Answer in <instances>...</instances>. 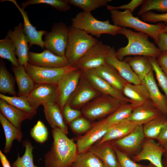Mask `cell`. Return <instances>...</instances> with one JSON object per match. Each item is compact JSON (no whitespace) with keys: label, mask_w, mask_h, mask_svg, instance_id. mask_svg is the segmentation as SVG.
<instances>
[{"label":"cell","mask_w":167,"mask_h":167,"mask_svg":"<svg viewBox=\"0 0 167 167\" xmlns=\"http://www.w3.org/2000/svg\"><path fill=\"white\" fill-rule=\"evenodd\" d=\"M53 141L45 155V167H71L78 154L76 143L57 128H52Z\"/></svg>","instance_id":"6da1fadb"},{"label":"cell","mask_w":167,"mask_h":167,"mask_svg":"<svg viewBox=\"0 0 167 167\" xmlns=\"http://www.w3.org/2000/svg\"><path fill=\"white\" fill-rule=\"evenodd\" d=\"M118 34L124 35L128 39L127 45L116 51V55L120 60L131 55L144 56L157 58L162 53L154 43L148 40L149 36L144 33L136 32L122 28Z\"/></svg>","instance_id":"7a4b0ae2"},{"label":"cell","mask_w":167,"mask_h":167,"mask_svg":"<svg viewBox=\"0 0 167 167\" xmlns=\"http://www.w3.org/2000/svg\"><path fill=\"white\" fill-rule=\"evenodd\" d=\"M65 56L69 64L75 67L79 59L99 41L82 30L69 26Z\"/></svg>","instance_id":"3957f363"},{"label":"cell","mask_w":167,"mask_h":167,"mask_svg":"<svg viewBox=\"0 0 167 167\" xmlns=\"http://www.w3.org/2000/svg\"><path fill=\"white\" fill-rule=\"evenodd\" d=\"M113 24L121 28H130L148 35L157 43L159 35L164 32L165 24L161 23L149 24L133 15L128 11H121L118 10L109 11Z\"/></svg>","instance_id":"277c9868"},{"label":"cell","mask_w":167,"mask_h":167,"mask_svg":"<svg viewBox=\"0 0 167 167\" xmlns=\"http://www.w3.org/2000/svg\"><path fill=\"white\" fill-rule=\"evenodd\" d=\"M72 27L83 31L99 38L103 34L116 36L122 28L111 24L107 20L101 21L95 18L90 12L82 11L71 19Z\"/></svg>","instance_id":"5b68a950"},{"label":"cell","mask_w":167,"mask_h":167,"mask_svg":"<svg viewBox=\"0 0 167 167\" xmlns=\"http://www.w3.org/2000/svg\"><path fill=\"white\" fill-rule=\"evenodd\" d=\"M123 103L111 96L101 94L84 106L81 111L84 117L93 121L108 116Z\"/></svg>","instance_id":"8992f818"},{"label":"cell","mask_w":167,"mask_h":167,"mask_svg":"<svg viewBox=\"0 0 167 167\" xmlns=\"http://www.w3.org/2000/svg\"><path fill=\"white\" fill-rule=\"evenodd\" d=\"M25 69L35 84L57 85L65 74L76 68L70 65L61 67L48 68L28 63Z\"/></svg>","instance_id":"52a82bcc"},{"label":"cell","mask_w":167,"mask_h":167,"mask_svg":"<svg viewBox=\"0 0 167 167\" xmlns=\"http://www.w3.org/2000/svg\"><path fill=\"white\" fill-rule=\"evenodd\" d=\"M68 32V27L64 22L54 24L51 31L44 35L45 48L57 55L65 56Z\"/></svg>","instance_id":"ba28073f"},{"label":"cell","mask_w":167,"mask_h":167,"mask_svg":"<svg viewBox=\"0 0 167 167\" xmlns=\"http://www.w3.org/2000/svg\"><path fill=\"white\" fill-rule=\"evenodd\" d=\"M111 48L101 41H99L79 59L75 68L85 72L105 64Z\"/></svg>","instance_id":"9c48e42d"},{"label":"cell","mask_w":167,"mask_h":167,"mask_svg":"<svg viewBox=\"0 0 167 167\" xmlns=\"http://www.w3.org/2000/svg\"><path fill=\"white\" fill-rule=\"evenodd\" d=\"M145 138L143 125H140L126 136L111 142L120 151L133 158L141 150Z\"/></svg>","instance_id":"30bf717a"},{"label":"cell","mask_w":167,"mask_h":167,"mask_svg":"<svg viewBox=\"0 0 167 167\" xmlns=\"http://www.w3.org/2000/svg\"><path fill=\"white\" fill-rule=\"evenodd\" d=\"M101 95L82 72L78 84L67 104L73 108L79 110Z\"/></svg>","instance_id":"8fae6325"},{"label":"cell","mask_w":167,"mask_h":167,"mask_svg":"<svg viewBox=\"0 0 167 167\" xmlns=\"http://www.w3.org/2000/svg\"><path fill=\"white\" fill-rule=\"evenodd\" d=\"M82 75V72L76 69L65 74L57 84V104L62 111L76 89Z\"/></svg>","instance_id":"7c38bea8"},{"label":"cell","mask_w":167,"mask_h":167,"mask_svg":"<svg viewBox=\"0 0 167 167\" xmlns=\"http://www.w3.org/2000/svg\"><path fill=\"white\" fill-rule=\"evenodd\" d=\"M27 98L31 105L36 110L44 103L57 104V85L49 84H36Z\"/></svg>","instance_id":"4fadbf2b"},{"label":"cell","mask_w":167,"mask_h":167,"mask_svg":"<svg viewBox=\"0 0 167 167\" xmlns=\"http://www.w3.org/2000/svg\"><path fill=\"white\" fill-rule=\"evenodd\" d=\"M6 36L13 42L15 48V55L19 65L25 68L28 64L29 43L23 30V24L19 23L13 30L9 29Z\"/></svg>","instance_id":"5bb4252c"},{"label":"cell","mask_w":167,"mask_h":167,"mask_svg":"<svg viewBox=\"0 0 167 167\" xmlns=\"http://www.w3.org/2000/svg\"><path fill=\"white\" fill-rule=\"evenodd\" d=\"M163 146L154 139L145 138L139 152L133 157L136 162L148 160L156 167H163L162 157L164 152Z\"/></svg>","instance_id":"9a60e30c"},{"label":"cell","mask_w":167,"mask_h":167,"mask_svg":"<svg viewBox=\"0 0 167 167\" xmlns=\"http://www.w3.org/2000/svg\"><path fill=\"white\" fill-rule=\"evenodd\" d=\"M112 126L102 120L93 124L88 131L77 139L76 143L78 153L89 150L94 143L102 138Z\"/></svg>","instance_id":"2e32d148"},{"label":"cell","mask_w":167,"mask_h":167,"mask_svg":"<svg viewBox=\"0 0 167 167\" xmlns=\"http://www.w3.org/2000/svg\"><path fill=\"white\" fill-rule=\"evenodd\" d=\"M28 63L44 67L58 68L69 65L65 56L57 55L46 49L40 53L29 51Z\"/></svg>","instance_id":"e0dca14e"},{"label":"cell","mask_w":167,"mask_h":167,"mask_svg":"<svg viewBox=\"0 0 167 167\" xmlns=\"http://www.w3.org/2000/svg\"><path fill=\"white\" fill-rule=\"evenodd\" d=\"M141 83L147 89L149 98L155 107L163 115L167 117V99L159 90L153 70L145 76Z\"/></svg>","instance_id":"ac0fdd59"},{"label":"cell","mask_w":167,"mask_h":167,"mask_svg":"<svg viewBox=\"0 0 167 167\" xmlns=\"http://www.w3.org/2000/svg\"><path fill=\"white\" fill-rule=\"evenodd\" d=\"M8 1L13 3L20 12L23 19V30L28 39L29 47L36 45L44 49V41L42 37L47 32L43 30H37L36 28L32 25L28 18L27 13L18 4L15 0H2L1 2Z\"/></svg>","instance_id":"d6986e66"},{"label":"cell","mask_w":167,"mask_h":167,"mask_svg":"<svg viewBox=\"0 0 167 167\" xmlns=\"http://www.w3.org/2000/svg\"><path fill=\"white\" fill-rule=\"evenodd\" d=\"M162 115L149 99L135 108L126 119L137 125H143Z\"/></svg>","instance_id":"ffe728a7"},{"label":"cell","mask_w":167,"mask_h":167,"mask_svg":"<svg viewBox=\"0 0 167 167\" xmlns=\"http://www.w3.org/2000/svg\"><path fill=\"white\" fill-rule=\"evenodd\" d=\"M106 63L113 67L127 83L135 84L141 83V81L128 63L124 60H120L117 58L113 47H111L107 56Z\"/></svg>","instance_id":"44dd1931"},{"label":"cell","mask_w":167,"mask_h":167,"mask_svg":"<svg viewBox=\"0 0 167 167\" xmlns=\"http://www.w3.org/2000/svg\"><path fill=\"white\" fill-rule=\"evenodd\" d=\"M82 72L101 94L111 96L124 103H131L128 99L91 70Z\"/></svg>","instance_id":"7402d4cb"},{"label":"cell","mask_w":167,"mask_h":167,"mask_svg":"<svg viewBox=\"0 0 167 167\" xmlns=\"http://www.w3.org/2000/svg\"><path fill=\"white\" fill-rule=\"evenodd\" d=\"M89 150L100 159L104 167H120L113 145L111 141L95 144Z\"/></svg>","instance_id":"603a6c76"},{"label":"cell","mask_w":167,"mask_h":167,"mask_svg":"<svg viewBox=\"0 0 167 167\" xmlns=\"http://www.w3.org/2000/svg\"><path fill=\"white\" fill-rule=\"evenodd\" d=\"M42 105L45 118L52 128H58L66 134H68L66 123L58 104L44 103Z\"/></svg>","instance_id":"cb8c5ba5"},{"label":"cell","mask_w":167,"mask_h":167,"mask_svg":"<svg viewBox=\"0 0 167 167\" xmlns=\"http://www.w3.org/2000/svg\"><path fill=\"white\" fill-rule=\"evenodd\" d=\"M91 70L122 94L124 87L127 82L113 67L106 63Z\"/></svg>","instance_id":"d4e9b609"},{"label":"cell","mask_w":167,"mask_h":167,"mask_svg":"<svg viewBox=\"0 0 167 167\" xmlns=\"http://www.w3.org/2000/svg\"><path fill=\"white\" fill-rule=\"evenodd\" d=\"M122 94L130 101L134 108L150 99L147 89L141 83L137 84L127 83Z\"/></svg>","instance_id":"484cf974"},{"label":"cell","mask_w":167,"mask_h":167,"mask_svg":"<svg viewBox=\"0 0 167 167\" xmlns=\"http://www.w3.org/2000/svg\"><path fill=\"white\" fill-rule=\"evenodd\" d=\"M12 70L18 87V96L27 97L36 84L26 72L24 66H12Z\"/></svg>","instance_id":"4316f807"},{"label":"cell","mask_w":167,"mask_h":167,"mask_svg":"<svg viewBox=\"0 0 167 167\" xmlns=\"http://www.w3.org/2000/svg\"><path fill=\"white\" fill-rule=\"evenodd\" d=\"M127 119L112 126L96 144L111 141L123 137L132 131L137 126Z\"/></svg>","instance_id":"83f0119b"},{"label":"cell","mask_w":167,"mask_h":167,"mask_svg":"<svg viewBox=\"0 0 167 167\" xmlns=\"http://www.w3.org/2000/svg\"><path fill=\"white\" fill-rule=\"evenodd\" d=\"M0 110L4 117L17 128L21 129L22 122L26 119H31L27 114L0 99Z\"/></svg>","instance_id":"f1b7e54d"},{"label":"cell","mask_w":167,"mask_h":167,"mask_svg":"<svg viewBox=\"0 0 167 167\" xmlns=\"http://www.w3.org/2000/svg\"><path fill=\"white\" fill-rule=\"evenodd\" d=\"M141 81L145 76L152 71L149 58L144 56H128L123 59Z\"/></svg>","instance_id":"f546056e"},{"label":"cell","mask_w":167,"mask_h":167,"mask_svg":"<svg viewBox=\"0 0 167 167\" xmlns=\"http://www.w3.org/2000/svg\"><path fill=\"white\" fill-rule=\"evenodd\" d=\"M0 122L4 132L6 142L4 152L7 153L10 152L14 140L18 142L21 141L23 134L21 129L15 126L0 113Z\"/></svg>","instance_id":"4dcf8cb0"},{"label":"cell","mask_w":167,"mask_h":167,"mask_svg":"<svg viewBox=\"0 0 167 167\" xmlns=\"http://www.w3.org/2000/svg\"><path fill=\"white\" fill-rule=\"evenodd\" d=\"M15 79L6 69L4 62L0 60V92L4 94H8L16 96L15 90Z\"/></svg>","instance_id":"1f68e13d"},{"label":"cell","mask_w":167,"mask_h":167,"mask_svg":"<svg viewBox=\"0 0 167 167\" xmlns=\"http://www.w3.org/2000/svg\"><path fill=\"white\" fill-rule=\"evenodd\" d=\"M0 98L27 114L32 119L36 114L37 110L33 108L28 101L27 97L8 96L0 94Z\"/></svg>","instance_id":"d6a6232c"},{"label":"cell","mask_w":167,"mask_h":167,"mask_svg":"<svg viewBox=\"0 0 167 167\" xmlns=\"http://www.w3.org/2000/svg\"><path fill=\"white\" fill-rule=\"evenodd\" d=\"M71 167H104L100 159L88 150L78 153Z\"/></svg>","instance_id":"836d02e7"},{"label":"cell","mask_w":167,"mask_h":167,"mask_svg":"<svg viewBox=\"0 0 167 167\" xmlns=\"http://www.w3.org/2000/svg\"><path fill=\"white\" fill-rule=\"evenodd\" d=\"M167 120V117L162 115L143 125L145 138L157 139Z\"/></svg>","instance_id":"e575fe53"},{"label":"cell","mask_w":167,"mask_h":167,"mask_svg":"<svg viewBox=\"0 0 167 167\" xmlns=\"http://www.w3.org/2000/svg\"><path fill=\"white\" fill-rule=\"evenodd\" d=\"M134 109L131 103H123L115 111L102 120L107 124L113 126L127 119Z\"/></svg>","instance_id":"d590c367"},{"label":"cell","mask_w":167,"mask_h":167,"mask_svg":"<svg viewBox=\"0 0 167 167\" xmlns=\"http://www.w3.org/2000/svg\"><path fill=\"white\" fill-rule=\"evenodd\" d=\"M15 48L13 41L6 36L0 40V57L7 59L12 64V66L19 65L18 58L15 57Z\"/></svg>","instance_id":"8d00e7d4"},{"label":"cell","mask_w":167,"mask_h":167,"mask_svg":"<svg viewBox=\"0 0 167 167\" xmlns=\"http://www.w3.org/2000/svg\"><path fill=\"white\" fill-rule=\"evenodd\" d=\"M23 146L25 148L24 154L20 157L18 154L17 159L12 164V167H38L33 162V150L34 147L31 142L26 139L22 142Z\"/></svg>","instance_id":"74e56055"},{"label":"cell","mask_w":167,"mask_h":167,"mask_svg":"<svg viewBox=\"0 0 167 167\" xmlns=\"http://www.w3.org/2000/svg\"><path fill=\"white\" fill-rule=\"evenodd\" d=\"M111 0H67L70 5L79 7L83 11L90 12L96 9L106 6Z\"/></svg>","instance_id":"f35d334b"},{"label":"cell","mask_w":167,"mask_h":167,"mask_svg":"<svg viewBox=\"0 0 167 167\" xmlns=\"http://www.w3.org/2000/svg\"><path fill=\"white\" fill-rule=\"evenodd\" d=\"M37 4L48 5L61 12L66 11L71 9L67 0H28L22 2L21 7L24 10L28 6Z\"/></svg>","instance_id":"ab89813d"},{"label":"cell","mask_w":167,"mask_h":167,"mask_svg":"<svg viewBox=\"0 0 167 167\" xmlns=\"http://www.w3.org/2000/svg\"><path fill=\"white\" fill-rule=\"evenodd\" d=\"M152 10L167 12V0H145L138 14L141 15Z\"/></svg>","instance_id":"60d3db41"},{"label":"cell","mask_w":167,"mask_h":167,"mask_svg":"<svg viewBox=\"0 0 167 167\" xmlns=\"http://www.w3.org/2000/svg\"><path fill=\"white\" fill-rule=\"evenodd\" d=\"M151 64L152 69L155 74L158 84L164 91L167 99V74L163 71L159 65L157 58L148 57Z\"/></svg>","instance_id":"b9f144b4"},{"label":"cell","mask_w":167,"mask_h":167,"mask_svg":"<svg viewBox=\"0 0 167 167\" xmlns=\"http://www.w3.org/2000/svg\"><path fill=\"white\" fill-rule=\"evenodd\" d=\"M31 137L36 142L42 143L48 139L49 132L47 127L41 120H38L30 131Z\"/></svg>","instance_id":"7bdbcfd3"},{"label":"cell","mask_w":167,"mask_h":167,"mask_svg":"<svg viewBox=\"0 0 167 167\" xmlns=\"http://www.w3.org/2000/svg\"><path fill=\"white\" fill-rule=\"evenodd\" d=\"M69 124L73 132L78 134L87 132L93 126L89 120L82 116Z\"/></svg>","instance_id":"ee69618b"},{"label":"cell","mask_w":167,"mask_h":167,"mask_svg":"<svg viewBox=\"0 0 167 167\" xmlns=\"http://www.w3.org/2000/svg\"><path fill=\"white\" fill-rule=\"evenodd\" d=\"M113 146L117 156L120 167H147L148 165H145L137 163L132 160L127 155L120 151L113 145Z\"/></svg>","instance_id":"f6af8a7d"},{"label":"cell","mask_w":167,"mask_h":167,"mask_svg":"<svg viewBox=\"0 0 167 167\" xmlns=\"http://www.w3.org/2000/svg\"><path fill=\"white\" fill-rule=\"evenodd\" d=\"M62 111L66 123L68 124L82 115L81 110L73 108L67 104Z\"/></svg>","instance_id":"bcb514c9"},{"label":"cell","mask_w":167,"mask_h":167,"mask_svg":"<svg viewBox=\"0 0 167 167\" xmlns=\"http://www.w3.org/2000/svg\"><path fill=\"white\" fill-rule=\"evenodd\" d=\"M141 17L145 22L156 23L162 21L167 23V13L159 14L149 11L141 15Z\"/></svg>","instance_id":"7dc6e473"},{"label":"cell","mask_w":167,"mask_h":167,"mask_svg":"<svg viewBox=\"0 0 167 167\" xmlns=\"http://www.w3.org/2000/svg\"><path fill=\"white\" fill-rule=\"evenodd\" d=\"M144 0H132L128 3L119 6H113L108 5L106 9L109 11L112 10L124 9L125 11H129L131 13L138 6L142 5Z\"/></svg>","instance_id":"c3c4849f"},{"label":"cell","mask_w":167,"mask_h":167,"mask_svg":"<svg viewBox=\"0 0 167 167\" xmlns=\"http://www.w3.org/2000/svg\"><path fill=\"white\" fill-rule=\"evenodd\" d=\"M156 44L161 52H167V33L163 32L159 35Z\"/></svg>","instance_id":"681fc988"},{"label":"cell","mask_w":167,"mask_h":167,"mask_svg":"<svg viewBox=\"0 0 167 167\" xmlns=\"http://www.w3.org/2000/svg\"><path fill=\"white\" fill-rule=\"evenodd\" d=\"M157 60L163 71L167 74V52H162Z\"/></svg>","instance_id":"f907efd6"},{"label":"cell","mask_w":167,"mask_h":167,"mask_svg":"<svg viewBox=\"0 0 167 167\" xmlns=\"http://www.w3.org/2000/svg\"><path fill=\"white\" fill-rule=\"evenodd\" d=\"M156 140L158 143L161 146L167 143V120Z\"/></svg>","instance_id":"816d5d0a"},{"label":"cell","mask_w":167,"mask_h":167,"mask_svg":"<svg viewBox=\"0 0 167 167\" xmlns=\"http://www.w3.org/2000/svg\"><path fill=\"white\" fill-rule=\"evenodd\" d=\"M0 159L3 167H11L9 161L1 150H0Z\"/></svg>","instance_id":"f5cc1de1"},{"label":"cell","mask_w":167,"mask_h":167,"mask_svg":"<svg viewBox=\"0 0 167 167\" xmlns=\"http://www.w3.org/2000/svg\"><path fill=\"white\" fill-rule=\"evenodd\" d=\"M162 146L165 151L163 155L164 158L162 160V165L163 167H167V143L164 144Z\"/></svg>","instance_id":"db71d44e"},{"label":"cell","mask_w":167,"mask_h":167,"mask_svg":"<svg viewBox=\"0 0 167 167\" xmlns=\"http://www.w3.org/2000/svg\"><path fill=\"white\" fill-rule=\"evenodd\" d=\"M147 167H156L153 165H152V164L150 163L149 164H148L147 165Z\"/></svg>","instance_id":"11a10c76"},{"label":"cell","mask_w":167,"mask_h":167,"mask_svg":"<svg viewBox=\"0 0 167 167\" xmlns=\"http://www.w3.org/2000/svg\"><path fill=\"white\" fill-rule=\"evenodd\" d=\"M164 32L167 33V25H165L164 30Z\"/></svg>","instance_id":"9f6ffc18"}]
</instances>
